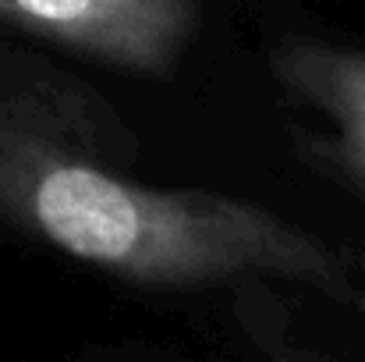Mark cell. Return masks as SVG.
I'll list each match as a JSON object with an SVG mask.
<instances>
[{
    "mask_svg": "<svg viewBox=\"0 0 365 362\" xmlns=\"http://www.w3.org/2000/svg\"><path fill=\"white\" fill-rule=\"evenodd\" d=\"M89 124L46 86H0V217L57 252L149 288L284 277L359 306L344 259L255 203L156 188L89 153Z\"/></svg>",
    "mask_w": 365,
    "mask_h": 362,
    "instance_id": "6da1fadb",
    "label": "cell"
},
{
    "mask_svg": "<svg viewBox=\"0 0 365 362\" xmlns=\"http://www.w3.org/2000/svg\"><path fill=\"white\" fill-rule=\"evenodd\" d=\"M0 21L100 64L167 75L199 36V0H0Z\"/></svg>",
    "mask_w": 365,
    "mask_h": 362,
    "instance_id": "7a4b0ae2",
    "label": "cell"
},
{
    "mask_svg": "<svg viewBox=\"0 0 365 362\" xmlns=\"http://www.w3.org/2000/svg\"><path fill=\"white\" fill-rule=\"evenodd\" d=\"M273 75L334 124V164L365 199V50L291 39L273 50Z\"/></svg>",
    "mask_w": 365,
    "mask_h": 362,
    "instance_id": "3957f363",
    "label": "cell"
}]
</instances>
